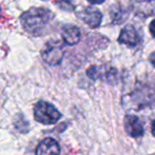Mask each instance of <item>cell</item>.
I'll return each instance as SVG.
<instances>
[{"label":"cell","mask_w":155,"mask_h":155,"mask_svg":"<svg viewBox=\"0 0 155 155\" xmlns=\"http://www.w3.org/2000/svg\"><path fill=\"white\" fill-rule=\"evenodd\" d=\"M87 1H89L91 4H101V3H104L106 0H87Z\"/></svg>","instance_id":"16"},{"label":"cell","mask_w":155,"mask_h":155,"mask_svg":"<svg viewBox=\"0 0 155 155\" xmlns=\"http://www.w3.org/2000/svg\"><path fill=\"white\" fill-rule=\"evenodd\" d=\"M61 37L67 45H75L81 39V32L79 28L75 25H65L62 29Z\"/></svg>","instance_id":"11"},{"label":"cell","mask_w":155,"mask_h":155,"mask_svg":"<svg viewBox=\"0 0 155 155\" xmlns=\"http://www.w3.org/2000/svg\"><path fill=\"white\" fill-rule=\"evenodd\" d=\"M41 56L45 62L50 65H58L62 61L64 56V48L61 42L51 40L47 42L41 51Z\"/></svg>","instance_id":"4"},{"label":"cell","mask_w":155,"mask_h":155,"mask_svg":"<svg viewBox=\"0 0 155 155\" xmlns=\"http://www.w3.org/2000/svg\"><path fill=\"white\" fill-rule=\"evenodd\" d=\"M77 16L91 29H96L102 21V14L94 6H87L77 13Z\"/></svg>","instance_id":"6"},{"label":"cell","mask_w":155,"mask_h":155,"mask_svg":"<svg viewBox=\"0 0 155 155\" xmlns=\"http://www.w3.org/2000/svg\"><path fill=\"white\" fill-rule=\"evenodd\" d=\"M36 155H59L60 146L54 138H45L38 145L36 149Z\"/></svg>","instance_id":"9"},{"label":"cell","mask_w":155,"mask_h":155,"mask_svg":"<svg viewBox=\"0 0 155 155\" xmlns=\"http://www.w3.org/2000/svg\"><path fill=\"white\" fill-rule=\"evenodd\" d=\"M124 130H126L127 134L129 136L133 137V138H138L141 137L145 133L143 130V123L140 121V119L135 115H126L124 119Z\"/></svg>","instance_id":"7"},{"label":"cell","mask_w":155,"mask_h":155,"mask_svg":"<svg viewBox=\"0 0 155 155\" xmlns=\"http://www.w3.org/2000/svg\"><path fill=\"white\" fill-rule=\"evenodd\" d=\"M54 18V13L45 8H31L20 16V22L25 32L39 36Z\"/></svg>","instance_id":"2"},{"label":"cell","mask_w":155,"mask_h":155,"mask_svg":"<svg viewBox=\"0 0 155 155\" xmlns=\"http://www.w3.org/2000/svg\"><path fill=\"white\" fill-rule=\"evenodd\" d=\"M151 132H152V135L155 137V119L154 121L152 123V129H151Z\"/></svg>","instance_id":"17"},{"label":"cell","mask_w":155,"mask_h":155,"mask_svg":"<svg viewBox=\"0 0 155 155\" xmlns=\"http://www.w3.org/2000/svg\"><path fill=\"white\" fill-rule=\"evenodd\" d=\"M87 75L93 80H104L109 84H115L118 77V72L108 65H92L87 70Z\"/></svg>","instance_id":"5"},{"label":"cell","mask_w":155,"mask_h":155,"mask_svg":"<svg viewBox=\"0 0 155 155\" xmlns=\"http://www.w3.org/2000/svg\"><path fill=\"white\" fill-rule=\"evenodd\" d=\"M118 42L129 48H135L140 43V36L133 25H126L121 30L118 37Z\"/></svg>","instance_id":"8"},{"label":"cell","mask_w":155,"mask_h":155,"mask_svg":"<svg viewBox=\"0 0 155 155\" xmlns=\"http://www.w3.org/2000/svg\"><path fill=\"white\" fill-rule=\"evenodd\" d=\"M123 106L134 111L155 108V87L143 82L135 84L123 96Z\"/></svg>","instance_id":"1"},{"label":"cell","mask_w":155,"mask_h":155,"mask_svg":"<svg viewBox=\"0 0 155 155\" xmlns=\"http://www.w3.org/2000/svg\"><path fill=\"white\" fill-rule=\"evenodd\" d=\"M54 3L61 10L68 11V12H71L74 10V4L71 2V0H55Z\"/></svg>","instance_id":"13"},{"label":"cell","mask_w":155,"mask_h":155,"mask_svg":"<svg viewBox=\"0 0 155 155\" xmlns=\"http://www.w3.org/2000/svg\"><path fill=\"white\" fill-rule=\"evenodd\" d=\"M149 61L155 68V51L153 52V53L150 54V56H149Z\"/></svg>","instance_id":"15"},{"label":"cell","mask_w":155,"mask_h":155,"mask_svg":"<svg viewBox=\"0 0 155 155\" xmlns=\"http://www.w3.org/2000/svg\"><path fill=\"white\" fill-rule=\"evenodd\" d=\"M111 18L112 21L116 25H120L126 21V19L128 18V12L124 8H121L119 6H112L111 10Z\"/></svg>","instance_id":"12"},{"label":"cell","mask_w":155,"mask_h":155,"mask_svg":"<svg viewBox=\"0 0 155 155\" xmlns=\"http://www.w3.org/2000/svg\"><path fill=\"white\" fill-rule=\"evenodd\" d=\"M134 11L141 16H151L155 13V0H131Z\"/></svg>","instance_id":"10"},{"label":"cell","mask_w":155,"mask_h":155,"mask_svg":"<svg viewBox=\"0 0 155 155\" xmlns=\"http://www.w3.org/2000/svg\"><path fill=\"white\" fill-rule=\"evenodd\" d=\"M149 30H150V33H151V35L155 38V19L151 21V23H150L149 25Z\"/></svg>","instance_id":"14"},{"label":"cell","mask_w":155,"mask_h":155,"mask_svg":"<svg viewBox=\"0 0 155 155\" xmlns=\"http://www.w3.org/2000/svg\"><path fill=\"white\" fill-rule=\"evenodd\" d=\"M0 16H1V8H0Z\"/></svg>","instance_id":"18"},{"label":"cell","mask_w":155,"mask_h":155,"mask_svg":"<svg viewBox=\"0 0 155 155\" xmlns=\"http://www.w3.org/2000/svg\"><path fill=\"white\" fill-rule=\"evenodd\" d=\"M34 118L42 124H54L61 118V113L52 104L40 100L34 107Z\"/></svg>","instance_id":"3"}]
</instances>
